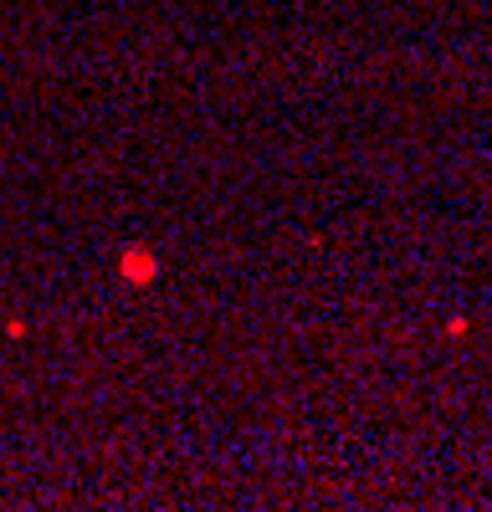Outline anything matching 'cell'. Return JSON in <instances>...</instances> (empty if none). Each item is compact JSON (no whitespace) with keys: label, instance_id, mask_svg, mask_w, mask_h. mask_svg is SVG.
<instances>
[{"label":"cell","instance_id":"obj_1","mask_svg":"<svg viewBox=\"0 0 492 512\" xmlns=\"http://www.w3.org/2000/svg\"><path fill=\"white\" fill-rule=\"evenodd\" d=\"M118 272L129 277L134 287H149V282L159 277V262H154V256H149L144 246H129V251H123V262H118Z\"/></svg>","mask_w":492,"mask_h":512}]
</instances>
